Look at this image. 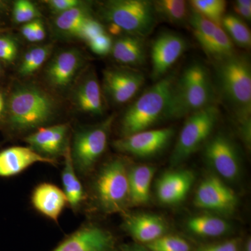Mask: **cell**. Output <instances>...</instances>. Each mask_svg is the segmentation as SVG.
Masks as SVG:
<instances>
[{
	"label": "cell",
	"instance_id": "cell-6",
	"mask_svg": "<svg viewBox=\"0 0 251 251\" xmlns=\"http://www.w3.org/2000/svg\"><path fill=\"white\" fill-rule=\"evenodd\" d=\"M99 207L107 214L120 212L129 203L128 171L125 161L114 158L105 163L94 181Z\"/></svg>",
	"mask_w": 251,
	"mask_h": 251
},
{
	"label": "cell",
	"instance_id": "cell-2",
	"mask_svg": "<svg viewBox=\"0 0 251 251\" xmlns=\"http://www.w3.org/2000/svg\"><path fill=\"white\" fill-rule=\"evenodd\" d=\"M57 110L53 97L35 85H18L10 96L9 123L17 131L39 129L53 120Z\"/></svg>",
	"mask_w": 251,
	"mask_h": 251
},
{
	"label": "cell",
	"instance_id": "cell-13",
	"mask_svg": "<svg viewBox=\"0 0 251 251\" xmlns=\"http://www.w3.org/2000/svg\"><path fill=\"white\" fill-rule=\"evenodd\" d=\"M186 41L173 32H163L157 36L151 47L152 77L159 80L184 54Z\"/></svg>",
	"mask_w": 251,
	"mask_h": 251
},
{
	"label": "cell",
	"instance_id": "cell-42",
	"mask_svg": "<svg viewBox=\"0 0 251 251\" xmlns=\"http://www.w3.org/2000/svg\"><path fill=\"white\" fill-rule=\"evenodd\" d=\"M120 251H150L146 247H143L138 244H123L119 249Z\"/></svg>",
	"mask_w": 251,
	"mask_h": 251
},
{
	"label": "cell",
	"instance_id": "cell-32",
	"mask_svg": "<svg viewBox=\"0 0 251 251\" xmlns=\"http://www.w3.org/2000/svg\"><path fill=\"white\" fill-rule=\"evenodd\" d=\"M150 251H190L189 244L183 238L176 235H164L146 244Z\"/></svg>",
	"mask_w": 251,
	"mask_h": 251
},
{
	"label": "cell",
	"instance_id": "cell-31",
	"mask_svg": "<svg viewBox=\"0 0 251 251\" xmlns=\"http://www.w3.org/2000/svg\"><path fill=\"white\" fill-rule=\"evenodd\" d=\"M193 11L214 24L221 27L225 16L226 1L224 0H192L190 1Z\"/></svg>",
	"mask_w": 251,
	"mask_h": 251
},
{
	"label": "cell",
	"instance_id": "cell-17",
	"mask_svg": "<svg viewBox=\"0 0 251 251\" xmlns=\"http://www.w3.org/2000/svg\"><path fill=\"white\" fill-rule=\"evenodd\" d=\"M192 172L178 170L164 173L156 183V196L160 202L175 205L184 201L194 181Z\"/></svg>",
	"mask_w": 251,
	"mask_h": 251
},
{
	"label": "cell",
	"instance_id": "cell-14",
	"mask_svg": "<svg viewBox=\"0 0 251 251\" xmlns=\"http://www.w3.org/2000/svg\"><path fill=\"white\" fill-rule=\"evenodd\" d=\"M144 83L145 77L135 71L112 68L103 72L104 90L110 100L119 105L133 99Z\"/></svg>",
	"mask_w": 251,
	"mask_h": 251
},
{
	"label": "cell",
	"instance_id": "cell-43",
	"mask_svg": "<svg viewBox=\"0 0 251 251\" xmlns=\"http://www.w3.org/2000/svg\"><path fill=\"white\" fill-rule=\"evenodd\" d=\"M122 29L118 26L114 24H110V27H109V31L113 35H119L122 32Z\"/></svg>",
	"mask_w": 251,
	"mask_h": 251
},
{
	"label": "cell",
	"instance_id": "cell-5",
	"mask_svg": "<svg viewBox=\"0 0 251 251\" xmlns=\"http://www.w3.org/2000/svg\"><path fill=\"white\" fill-rule=\"evenodd\" d=\"M101 11L107 21L129 35L143 39L156 25L154 6L148 0H112L103 4Z\"/></svg>",
	"mask_w": 251,
	"mask_h": 251
},
{
	"label": "cell",
	"instance_id": "cell-16",
	"mask_svg": "<svg viewBox=\"0 0 251 251\" xmlns=\"http://www.w3.org/2000/svg\"><path fill=\"white\" fill-rule=\"evenodd\" d=\"M69 126L67 124L41 127L25 138L29 148L41 156L54 160L64 154L69 145L67 136Z\"/></svg>",
	"mask_w": 251,
	"mask_h": 251
},
{
	"label": "cell",
	"instance_id": "cell-39",
	"mask_svg": "<svg viewBox=\"0 0 251 251\" xmlns=\"http://www.w3.org/2000/svg\"><path fill=\"white\" fill-rule=\"evenodd\" d=\"M34 23V36L35 42H39L46 38V31L44 24L40 19L33 21Z\"/></svg>",
	"mask_w": 251,
	"mask_h": 251
},
{
	"label": "cell",
	"instance_id": "cell-36",
	"mask_svg": "<svg viewBox=\"0 0 251 251\" xmlns=\"http://www.w3.org/2000/svg\"><path fill=\"white\" fill-rule=\"evenodd\" d=\"M18 53V46L14 39L0 37V59L5 62H12Z\"/></svg>",
	"mask_w": 251,
	"mask_h": 251
},
{
	"label": "cell",
	"instance_id": "cell-10",
	"mask_svg": "<svg viewBox=\"0 0 251 251\" xmlns=\"http://www.w3.org/2000/svg\"><path fill=\"white\" fill-rule=\"evenodd\" d=\"M115 236L108 229L88 224L59 243L52 251H119Z\"/></svg>",
	"mask_w": 251,
	"mask_h": 251
},
{
	"label": "cell",
	"instance_id": "cell-27",
	"mask_svg": "<svg viewBox=\"0 0 251 251\" xmlns=\"http://www.w3.org/2000/svg\"><path fill=\"white\" fill-rule=\"evenodd\" d=\"M156 16L175 25L183 24L188 16L187 3L183 0H158L153 1Z\"/></svg>",
	"mask_w": 251,
	"mask_h": 251
},
{
	"label": "cell",
	"instance_id": "cell-40",
	"mask_svg": "<svg viewBox=\"0 0 251 251\" xmlns=\"http://www.w3.org/2000/svg\"><path fill=\"white\" fill-rule=\"evenodd\" d=\"M21 33L23 36L30 42H35L34 36V23L31 22L25 23L21 27Z\"/></svg>",
	"mask_w": 251,
	"mask_h": 251
},
{
	"label": "cell",
	"instance_id": "cell-25",
	"mask_svg": "<svg viewBox=\"0 0 251 251\" xmlns=\"http://www.w3.org/2000/svg\"><path fill=\"white\" fill-rule=\"evenodd\" d=\"M188 229L196 235L216 237L227 234L230 226L227 221L209 215L194 216L188 221Z\"/></svg>",
	"mask_w": 251,
	"mask_h": 251
},
{
	"label": "cell",
	"instance_id": "cell-9",
	"mask_svg": "<svg viewBox=\"0 0 251 251\" xmlns=\"http://www.w3.org/2000/svg\"><path fill=\"white\" fill-rule=\"evenodd\" d=\"M175 130L173 128L146 130L115 140L113 145L121 152L140 158L154 156L168 146Z\"/></svg>",
	"mask_w": 251,
	"mask_h": 251
},
{
	"label": "cell",
	"instance_id": "cell-23",
	"mask_svg": "<svg viewBox=\"0 0 251 251\" xmlns=\"http://www.w3.org/2000/svg\"><path fill=\"white\" fill-rule=\"evenodd\" d=\"M111 52L115 60L126 65H143L145 61L143 39L138 36L120 37L112 45Z\"/></svg>",
	"mask_w": 251,
	"mask_h": 251
},
{
	"label": "cell",
	"instance_id": "cell-41",
	"mask_svg": "<svg viewBox=\"0 0 251 251\" xmlns=\"http://www.w3.org/2000/svg\"><path fill=\"white\" fill-rule=\"evenodd\" d=\"M234 10L236 13L239 14L241 17L245 18L248 21H251V8L245 7V6H239V5L234 4Z\"/></svg>",
	"mask_w": 251,
	"mask_h": 251
},
{
	"label": "cell",
	"instance_id": "cell-35",
	"mask_svg": "<svg viewBox=\"0 0 251 251\" xmlns=\"http://www.w3.org/2000/svg\"><path fill=\"white\" fill-rule=\"evenodd\" d=\"M88 44L92 52L99 55L108 54L111 52L113 45L111 38L105 33L94 38L88 42Z\"/></svg>",
	"mask_w": 251,
	"mask_h": 251
},
{
	"label": "cell",
	"instance_id": "cell-4",
	"mask_svg": "<svg viewBox=\"0 0 251 251\" xmlns=\"http://www.w3.org/2000/svg\"><path fill=\"white\" fill-rule=\"evenodd\" d=\"M218 87L240 122L251 120V68L249 58L233 54L216 62Z\"/></svg>",
	"mask_w": 251,
	"mask_h": 251
},
{
	"label": "cell",
	"instance_id": "cell-15",
	"mask_svg": "<svg viewBox=\"0 0 251 251\" xmlns=\"http://www.w3.org/2000/svg\"><path fill=\"white\" fill-rule=\"evenodd\" d=\"M82 64L83 57L77 50L60 51L54 56L46 67V80L54 88H67L75 79Z\"/></svg>",
	"mask_w": 251,
	"mask_h": 251
},
{
	"label": "cell",
	"instance_id": "cell-19",
	"mask_svg": "<svg viewBox=\"0 0 251 251\" xmlns=\"http://www.w3.org/2000/svg\"><path fill=\"white\" fill-rule=\"evenodd\" d=\"M37 163L54 164L55 161L41 156L30 148L12 147L0 152V176L9 177Z\"/></svg>",
	"mask_w": 251,
	"mask_h": 251
},
{
	"label": "cell",
	"instance_id": "cell-26",
	"mask_svg": "<svg viewBox=\"0 0 251 251\" xmlns=\"http://www.w3.org/2000/svg\"><path fill=\"white\" fill-rule=\"evenodd\" d=\"M90 18L87 9L80 6L57 15L54 25L63 34L78 37L84 24Z\"/></svg>",
	"mask_w": 251,
	"mask_h": 251
},
{
	"label": "cell",
	"instance_id": "cell-44",
	"mask_svg": "<svg viewBox=\"0 0 251 251\" xmlns=\"http://www.w3.org/2000/svg\"><path fill=\"white\" fill-rule=\"evenodd\" d=\"M234 4L239 5V6H245V7L251 8V0H237V1H235Z\"/></svg>",
	"mask_w": 251,
	"mask_h": 251
},
{
	"label": "cell",
	"instance_id": "cell-37",
	"mask_svg": "<svg viewBox=\"0 0 251 251\" xmlns=\"http://www.w3.org/2000/svg\"><path fill=\"white\" fill-rule=\"evenodd\" d=\"M50 9L57 15L82 5L78 0H50L47 1Z\"/></svg>",
	"mask_w": 251,
	"mask_h": 251
},
{
	"label": "cell",
	"instance_id": "cell-3",
	"mask_svg": "<svg viewBox=\"0 0 251 251\" xmlns=\"http://www.w3.org/2000/svg\"><path fill=\"white\" fill-rule=\"evenodd\" d=\"M174 75L162 77L130 105L122 119L123 137L150 129L162 119H167Z\"/></svg>",
	"mask_w": 251,
	"mask_h": 251
},
{
	"label": "cell",
	"instance_id": "cell-28",
	"mask_svg": "<svg viewBox=\"0 0 251 251\" xmlns=\"http://www.w3.org/2000/svg\"><path fill=\"white\" fill-rule=\"evenodd\" d=\"M221 27L231 40L242 48H250L251 31L240 18L234 14H226L221 23Z\"/></svg>",
	"mask_w": 251,
	"mask_h": 251
},
{
	"label": "cell",
	"instance_id": "cell-38",
	"mask_svg": "<svg viewBox=\"0 0 251 251\" xmlns=\"http://www.w3.org/2000/svg\"><path fill=\"white\" fill-rule=\"evenodd\" d=\"M199 251H239V242L238 239H231L202 248Z\"/></svg>",
	"mask_w": 251,
	"mask_h": 251
},
{
	"label": "cell",
	"instance_id": "cell-34",
	"mask_svg": "<svg viewBox=\"0 0 251 251\" xmlns=\"http://www.w3.org/2000/svg\"><path fill=\"white\" fill-rule=\"evenodd\" d=\"M104 33L105 32L103 25L98 21L90 18L84 24L78 37L88 43L94 38L101 35Z\"/></svg>",
	"mask_w": 251,
	"mask_h": 251
},
{
	"label": "cell",
	"instance_id": "cell-45",
	"mask_svg": "<svg viewBox=\"0 0 251 251\" xmlns=\"http://www.w3.org/2000/svg\"><path fill=\"white\" fill-rule=\"evenodd\" d=\"M4 98H3L2 94L0 93V117L2 115L3 111H4Z\"/></svg>",
	"mask_w": 251,
	"mask_h": 251
},
{
	"label": "cell",
	"instance_id": "cell-8",
	"mask_svg": "<svg viewBox=\"0 0 251 251\" xmlns=\"http://www.w3.org/2000/svg\"><path fill=\"white\" fill-rule=\"evenodd\" d=\"M115 116L108 117L99 125L75 132L71 155L77 174H89L103 155Z\"/></svg>",
	"mask_w": 251,
	"mask_h": 251
},
{
	"label": "cell",
	"instance_id": "cell-18",
	"mask_svg": "<svg viewBox=\"0 0 251 251\" xmlns=\"http://www.w3.org/2000/svg\"><path fill=\"white\" fill-rule=\"evenodd\" d=\"M124 227L137 242L145 245L166 235L168 230L163 218L150 214L127 215L124 221Z\"/></svg>",
	"mask_w": 251,
	"mask_h": 251
},
{
	"label": "cell",
	"instance_id": "cell-24",
	"mask_svg": "<svg viewBox=\"0 0 251 251\" xmlns=\"http://www.w3.org/2000/svg\"><path fill=\"white\" fill-rule=\"evenodd\" d=\"M64 156V166L62 174L63 191L67 197L68 204L75 211L85 199V192L73 164L69 145Z\"/></svg>",
	"mask_w": 251,
	"mask_h": 251
},
{
	"label": "cell",
	"instance_id": "cell-11",
	"mask_svg": "<svg viewBox=\"0 0 251 251\" xmlns=\"http://www.w3.org/2000/svg\"><path fill=\"white\" fill-rule=\"evenodd\" d=\"M195 205L201 209L222 214L233 213L238 198L232 188L215 176L205 178L198 186L194 199Z\"/></svg>",
	"mask_w": 251,
	"mask_h": 251
},
{
	"label": "cell",
	"instance_id": "cell-12",
	"mask_svg": "<svg viewBox=\"0 0 251 251\" xmlns=\"http://www.w3.org/2000/svg\"><path fill=\"white\" fill-rule=\"evenodd\" d=\"M206 161L224 179L233 181L240 173V160L233 143L223 134L216 135L204 148Z\"/></svg>",
	"mask_w": 251,
	"mask_h": 251
},
{
	"label": "cell",
	"instance_id": "cell-1",
	"mask_svg": "<svg viewBox=\"0 0 251 251\" xmlns=\"http://www.w3.org/2000/svg\"><path fill=\"white\" fill-rule=\"evenodd\" d=\"M215 90L207 68L198 62L183 71L172 89L167 119L181 118L214 105Z\"/></svg>",
	"mask_w": 251,
	"mask_h": 251
},
{
	"label": "cell",
	"instance_id": "cell-20",
	"mask_svg": "<svg viewBox=\"0 0 251 251\" xmlns=\"http://www.w3.org/2000/svg\"><path fill=\"white\" fill-rule=\"evenodd\" d=\"M31 202L36 210L55 222L68 204L63 190L50 183L36 186L31 196Z\"/></svg>",
	"mask_w": 251,
	"mask_h": 251
},
{
	"label": "cell",
	"instance_id": "cell-33",
	"mask_svg": "<svg viewBox=\"0 0 251 251\" xmlns=\"http://www.w3.org/2000/svg\"><path fill=\"white\" fill-rule=\"evenodd\" d=\"M13 15L16 23L25 24L38 19L41 16V13L31 1L18 0L15 2Z\"/></svg>",
	"mask_w": 251,
	"mask_h": 251
},
{
	"label": "cell",
	"instance_id": "cell-29",
	"mask_svg": "<svg viewBox=\"0 0 251 251\" xmlns=\"http://www.w3.org/2000/svg\"><path fill=\"white\" fill-rule=\"evenodd\" d=\"M188 21L192 27L195 38L202 47L203 50L206 52L219 26L203 17L193 9L190 14Z\"/></svg>",
	"mask_w": 251,
	"mask_h": 251
},
{
	"label": "cell",
	"instance_id": "cell-30",
	"mask_svg": "<svg viewBox=\"0 0 251 251\" xmlns=\"http://www.w3.org/2000/svg\"><path fill=\"white\" fill-rule=\"evenodd\" d=\"M52 50V45L37 46L29 50L21 61L19 74L27 76L39 70L49 58Z\"/></svg>",
	"mask_w": 251,
	"mask_h": 251
},
{
	"label": "cell",
	"instance_id": "cell-7",
	"mask_svg": "<svg viewBox=\"0 0 251 251\" xmlns=\"http://www.w3.org/2000/svg\"><path fill=\"white\" fill-rule=\"evenodd\" d=\"M219 117V108L214 104L188 115L172 153V165L182 163L205 143Z\"/></svg>",
	"mask_w": 251,
	"mask_h": 251
},
{
	"label": "cell",
	"instance_id": "cell-22",
	"mask_svg": "<svg viewBox=\"0 0 251 251\" xmlns=\"http://www.w3.org/2000/svg\"><path fill=\"white\" fill-rule=\"evenodd\" d=\"M154 171L153 167L140 165L133 167L128 171L129 203L141 205L148 202Z\"/></svg>",
	"mask_w": 251,
	"mask_h": 251
},
{
	"label": "cell",
	"instance_id": "cell-21",
	"mask_svg": "<svg viewBox=\"0 0 251 251\" xmlns=\"http://www.w3.org/2000/svg\"><path fill=\"white\" fill-rule=\"evenodd\" d=\"M75 106L80 111L92 115H101L104 103L98 79L93 72L82 78L74 94Z\"/></svg>",
	"mask_w": 251,
	"mask_h": 251
},
{
	"label": "cell",
	"instance_id": "cell-46",
	"mask_svg": "<svg viewBox=\"0 0 251 251\" xmlns=\"http://www.w3.org/2000/svg\"><path fill=\"white\" fill-rule=\"evenodd\" d=\"M244 251H251V238L247 239L246 242L245 246H244Z\"/></svg>",
	"mask_w": 251,
	"mask_h": 251
}]
</instances>
